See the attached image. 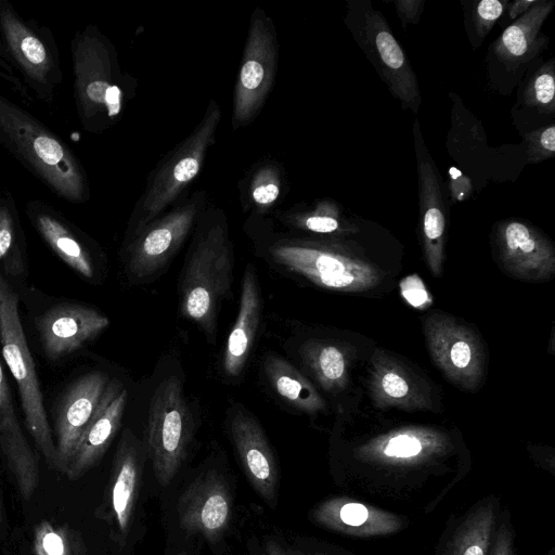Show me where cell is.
<instances>
[{
    "mask_svg": "<svg viewBox=\"0 0 555 555\" xmlns=\"http://www.w3.org/2000/svg\"><path fill=\"white\" fill-rule=\"evenodd\" d=\"M0 144L57 197L73 204L90 198L86 170L70 146L1 93Z\"/></svg>",
    "mask_w": 555,
    "mask_h": 555,
    "instance_id": "1",
    "label": "cell"
},
{
    "mask_svg": "<svg viewBox=\"0 0 555 555\" xmlns=\"http://www.w3.org/2000/svg\"><path fill=\"white\" fill-rule=\"evenodd\" d=\"M70 55L79 122L88 132H101L121 109V78L115 51L96 26L87 25L73 36Z\"/></svg>",
    "mask_w": 555,
    "mask_h": 555,
    "instance_id": "2",
    "label": "cell"
},
{
    "mask_svg": "<svg viewBox=\"0 0 555 555\" xmlns=\"http://www.w3.org/2000/svg\"><path fill=\"white\" fill-rule=\"evenodd\" d=\"M233 266V247L219 223L197 238L182 270L181 312L207 335H215L218 305L230 297Z\"/></svg>",
    "mask_w": 555,
    "mask_h": 555,
    "instance_id": "3",
    "label": "cell"
},
{
    "mask_svg": "<svg viewBox=\"0 0 555 555\" xmlns=\"http://www.w3.org/2000/svg\"><path fill=\"white\" fill-rule=\"evenodd\" d=\"M0 347L18 388L28 433L50 467L57 469L56 449L36 366L24 334L16 289L0 273Z\"/></svg>",
    "mask_w": 555,
    "mask_h": 555,
    "instance_id": "4",
    "label": "cell"
},
{
    "mask_svg": "<svg viewBox=\"0 0 555 555\" xmlns=\"http://www.w3.org/2000/svg\"><path fill=\"white\" fill-rule=\"evenodd\" d=\"M0 43L28 93L52 105L63 74L51 29L23 17L11 2L0 0Z\"/></svg>",
    "mask_w": 555,
    "mask_h": 555,
    "instance_id": "5",
    "label": "cell"
},
{
    "mask_svg": "<svg viewBox=\"0 0 555 555\" xmlns=\"http://www.w3.org/2000/svg\"><path fill=\"white\" fill-rule=\"evenodd\" d=\"M346 25L357 44L404 109L418 113L417 77L383 13L370 1L347 2Z\"/></svg>",
    "mask_w": 555,
    "mask_h": 555,
    "instance_id": "6",
    "label": "cell"
},
{
    "mask_svg": "<svg viewBox=\"0 0 555 555\" xmlns=\"http://www.w3.org/2000/svg\"><path fill=\"white\" fill-rule=\"evenodd\" d=\"M192 424L180 379H164L150 401L145 443L155 477L163 487L171 482L182 465Z\"/></svg>",
    "mask_w": 555,
    "mask_h": 555,
    "instance_id": "7",
    "label": "cell"
},
{
    "mask_svg": "<svg viewBox=\"0 0 555 555\" xmlns=\"http://www.w3.org/2000/svg\"><path fill=\"white\" fill-rule=\"evenodd\" d=\"M220 118L219 106L211 102L191 135L156 172L135 210L133 235L153 222L197 176L206 152L214 142Z\"/></svg>",
    "mask_w": 555,
    "mask_h": 555,
    "instance_id": "8",
    "label": "cell"
},
{
    "mask_svg": "<svg viewBox=\"0 0 555 555\" xmlns=\"http://www.w3.org/2000/svg\"><path fill=\"white\" fill-rule=\"evenodd\" d=\"M271 254L287 270L324 288L362 292L380 281L379 271L370 262L319 243H280Z\"/></svg>",
    "mask_w": 555,
    "mask_h": 555,
    "instance_id": "9",
    "label": "cell"
},
{
    "mask_svg": "<svg viewBox=\"0 0 555 555\" xmlns=\"http://www.w3.org/2000/svg\"><path fill=\"white\" fill-rule=\"evenodd\" d=\"M430 356L446 377L465 390L478 388L486 357L476 333L446 313H430L423 321Z\"/></svg>",
    "mask_w": 555,
    "mask_h": 555,
    "instance_id": "10",
    "label": "cell"
},
{
    "mask_svg": "<svg viewBox=\"0 0 555 555\" xmlns=\"http://www.w3.org/2000/svg\"><path fill=\"white\" fill-rule=\"evenodd\" d=\"M278 44L269 18L256 10L251 17L234 93L233 122L250 121L263 104L274 80Z\"/></svg>",
    "mask_w": 555,
    "mask_h": 555,
    "instance_id": "11",
    "label": "cell"
},
{
    "mask_svg": "<svg viewBox=\"0 0 555 555\" xmlns=\"http://www.w3.org/2000/svg\"><path fill=\"white\" fill-rule=\"evenodd\" d=\"M416 158L420 231L424 257L433 275L442 273L443 247L447 227V208L439 172L433 160L423 134L418 119L412 127Z\"/></svg>",
    "mask_w": 555,
    "mask_h": 555,
    "instance_id": "12",
    "label": "cell"
},
{
    "mask_svg": "<svg viewBox=\"0 0 555 555\" xmlns=\"http://www.w3.org/2000/svg\"><path fill=\"white\" fill-rule=\"evenodd\" d=\"M198 211L192 201L155 219L138 234L128 248V270L137 279L152 276L178 251L186 238Z\"/></svg>",
    "mask_w": 555,
    "mask_h": 555,
    "instance_id": "13",
    "label": "cell"
},
{
    "mask_svg": "<svg viewBox=\"0 0 555 555\" xmlns=\"http://www.w3.org/2000/svg\"><path fill=\"white\" fill-rule=\"evenodd\" d=\"M495 243L504 269L512 275L529 280H547L555 272V249L535 227L519 219L495 224Z\"/></svg>",
    "mask_w": 555,
    "mask_h": 555,
    "instance_id": "14",
    "label": "cell"
},
{
    "mask_svg": "<svg viewBox=\"0 0 555 555\" xmlns=\"http://www.w3.org/2000/svg\"><path fill=\"white\" fill-rule=\"evenodd\" d=\"M229 487L217 472H207L193 480L178 500L179 526L191 534L214 542L223 534L231 519Z\"/></svg>",
    "mask_w": 555,
    "mask_h": 555,
    "instance_id": "15",
    "label": "cell"
},
{
    "mask_svg": "<svg viewBox=\"0 0 555 555\" xmlns=\"http://www.w3.org/2000/svg\"><path fill=\"white\" fill-rule=\"evenodd\" d=\"M109 377L101 371L75 379L57 403L54 417L57 469L66 472L76 446L92 418Z\"/></svg>",
    "mask_w": 555,
    "mask_h": 555,
    "instance_id": "16",
    "label": "cell"
},
{
    "mask_svg": "<svg viewBox=\"0 0 555 555\" xmlns=\"http://www.w3.org/2000/svg\"><path fill=\"white\" fill-rule=\"evenodd\" d=\"M108 325V318L96 309L63 302L48 309L36 327L46 358L59 361L78 351Z\"/></svg>",
    "mask_w": 555,
    "mask_h": 555,
    "instance_id": "17",
    "label": "cell"
},
{
    "mask_svg": "<svg viewBox=\"0 0 555 555\" xmlns=\"http://www.w3.org/2000/svg\"><path fill=\"white\" fill-rule=\"evenodd\" d=\"M25 214L50 249L86 280L95 275V262L88 237L60 210L42 199H29Z\"/></svg>",
    "mask_w": 555,
    "mask_h": 555,
    "instance_id": "18",
    "label": "cell"
},
{
    "mask_svg": "<svg viewBox=\"0 0 555 555\" xmlns=\"http://www.w3.org/2000/svg\"><path fill=\"white\" fill-rule=\"evenodd\" d=\"M128 392L113 379L76 446L66 475L75 480L85 475L103 456L117 434L127 405Z\"/></svg>",
    "mask_w": 555,
    "mask_h": 555,
    "instance_id": "19",
    "label": "cell"
},
{
    "mask_svg": "<svg viewBox=\"0 0 555 555\" xmlns=\"http://www.w3.org/2000/svg\"><path fill=\"white\" fill-rule=\"evenodd\" d=\"M230 433L253 488L268 504L274 506L278 469L262 427L254 416L238 411L231 420Z\"/></svg>",
    "mask_w": 555,
    "mask_h": 555,
    "instance_id": "20",
    "label": "cell"
},
{
    "mask_svg": "<svg viewBox=\"0 0 555 555\" xmlns=\"http://www.w3.org/2000/svg\"><path fill=\"white\" fill-rule=\"evenodd\" d=\"M370 392L378 408H399L408 411L430 410L428 388L399 361L376 350L371 360Z\"/></svg>",
    "mask_w": 555,
    "mask_h": 555,
    "instance_id": "21",
    "label": "cell"
},
{
    "mask_svg": "<svg viewBox=\"0 0 555 555\" xmlns=\"http://www.w3.org/2000/svg\"><path fill=\"white\" fill-rule=\"evenodd\" d=\"M0 450L15 478L21 495L28 500L34 494L39 482L38 459L20 425L1 361Z\"/></svg>",
    "mask_w": 555,
    "mask_h": 555,
    "instance_id": "22",
    "label": "cell"
},
{
    "mask_svg": "<svg viewBox=\"0 0 555 555\" xmlns=\"http://www.w3.org/2000/svg\"><path fill=\"white\" fill-rule=\"evenodd\" d=\"M448 447L439 431L424 427H408L378 436L358 450L366 461L388 464L423 462L441 454Z\"/></svg>",
    "mask_w": 555,
    "mask_h": 555,
    "instance_id": "23",
    "label": "cell"
},
{
    "mask_svg": "<svg viewBox=\"0 0 555 555\" xmlns=\"http://www.w3.org/2000/svg\"><path fill=\"white\" fill-rule=\"evenodd\" d=\"M146 447L130 430H125L116 452L111 504L119 532L125 537L132 520L140 489Z\"/></svg>",
    "mask_w": 555,
    "mask_h": 555,
    "instance_id": "24",
    "label": "cell"
},
{
    "mask_svg": "<svg viewBox=\"0 0 555 555\" xmlns=\"http://www.w3.org/2000/svg\"><path fill=\"white\" fill-rule=\"evenodd\" d=\"M554 4L552 0H540L537 5L508 25L492 43L493 56L507 70L518 69L545 48L547 38L542 36L541 28Z\"/></svg>",
    "mask_w": 555,
    "mask_h": 555,
    "instance_id": "25",
    "label": "cell"
},
{
    "mask_svg": "<svg viewBox=\"0 0 555 555\" xmlns=\"http://www.w3.org/2000/svg\"><path fill=\"white\" fill-rule=\"evenodd\" d=\"M312 515L325 528L356 537L391 533L401 525L400 519L390 513L345 498L323 502Z\"/></svg>",
    "mask_w": 555,
    "mask_h": 555,
    "instance_id": "26",
    "label": "cell"
},
{
    "mask_svg": "<svg viewBox=\"0 0 555 555\" xmlns=\"http://www.w3.org/2000/svg\"><path fill=\"white\" fill-rule=\"evenodd\" d=\"M261 317V301L257 274L247 266L242 281L240 307L235 323L230 332L223 357L228 376H238L249 358Z\"/></svg>",
    "mask_w": 555,
    "mask_h": 555,
    "instance_id": "27",
    "label": "cell"
},
{
    "mask_svg": "<svg viewBox=\"0 0 555 555\" xmlns=\"http://www.w3.org/2000/svg\"><path fill=\"white\" fill-rule=\"evenodd\" d=\"M0 273L13 287L14 282H23L27 276L26 238L15 199L8 189H0Z\"/></svg>",
    "mask_w": 555,
    "mask_h": 555,
    "instance_id": "28",
    "label": "cell"
},
{
    "mask_svg": "<svg viewBox=\"0 0 555 555\" xmlns=\"http://www.w3.org/2000/svg\"><path fill=\"white\" fill-rule=\"evenodd\" d=\"M264 372L272 388L287 404L308 414L325 410V401L317 388L285 359L268 357Z\"/></svg>",
    "mask_w": 555,
    "mask_h": 555,
    "instance_id": "29",
    "label": "cell"
},
{
    "mask_svg": "<svg viewBox=\"0 0 555 555\" xmlns=\"http://www.w3.org/2000/svg\"><path fill=\"white\" fill-rule=\"evenodd\" d=\"M300 354L318 383L326 391L341 390L348 379V358L345 350L333 343L311 339L306 341Z\"/></svg>",
    "mask_w": 555,
    "mask_h": 555,
    "instance_id": "30",
    "label": "cell"
},
{
    "mask_svg": "<svg viewBox=\"0 0 555 555\" xmlns=\"http://www.w3.org/2000/svg\"><path fill=\"white\" fill-rule=\"evenodd\" d=\"M495 532V508L490 501L476 505L455 530L447 555H488Z\"/></svg>",
    "mask_w": 555,
    "mask_h": 555,
    "instance_id": "31",
    "label": "cell"
},
{
    "mask_svg": "<svg viewBox=\"0 0 555 555\" xmlns=\"http://www.w3.org/2000/svg\"><path fill=\"white\" fill-rule=\"evenodd\" d=\"M294 223L317 234H345L356 231L354 224L343 215L340 206L332 199L319 201L312 210L294 217Z\"/></svg>",
    "mask_w": 555,
    "mask_h": 555,
    "instance_id": "32",
    "label": "cell"
},
{
    "mask_svg": "<svg viewBox=\"0 0 555 555\" xmlns=\"http://www.w3.org/2000/svg\"><path fill=\"white\" fill-rule=\"evenodd\" d=\"M521 102L525 106L542 114L553 115L555 112V62H544L534 70L526 83Z\"/></svg>",
    "mask_w": 555,
    "mask_h": 555,
    "instance_id": "33",
    "label": "cell"
},
{
    "mask_svg": "<svg viewBox=\"0 0 555 555\" xmlns=\"http://www.w3.org/2000/svg\"><path fill=\"white\" fill-rule=\"evenodd\" d=\"M507 0H481L469 10L468 25L473 46L479 47L494 24L504 14Z\"/></svg>",
    "mask_w": 555,
    "mask_h": 555,
    "instance_id": "34",
    "label": "cell"
},
{
    "mask_svg": "<svg viewBox=\"0 0 555 555\" xmlns=\"http://www.w3.org/2000/svg\"><path fill=\"white\" fill-rule=\"evenodd\" d=\"M527 164L534 165L555 155V125L540 127L524 134Z\"/></svg>",
    "mask_w": 555,
    "mask_h": 555,
    "instance_id": "35",
    "label": "cell"
},
{
    "mask_svg": "<svg viewBox=\"0 0 555 555\" xmlns=\"http://www.w3.org/2000/svg\"><path fill=\"white\" fill-rule=\"evenodd\" d=\"M35 555H69V547L63 530L42 520L35 529Z\"/></svg>",
    "mask_w": 555,
    "mask_h": 555,
    "instance_id": "36",
    "label": "cell"
},
{
    "mask_svg": "<svg viewBox=\"0 0 555 555\" xmlns=\"http://www.w3.org/2000/svg\"><path fill=\"white\" fill-rule=\"evenodd\" d=\"M280 176L272 166L261 167L251 182V197L260 208H269L280 195Z\"/></svg>",
    "mask_w": 555,
    "mask_h": 555,
    "instance_id": "37",
    "label": "cell"
},
{
    "mask_svg": "<svg viewBox=\"0 0 555 555\" xmlns=\"http://www.w3.org/2000/svg\"><path fill=\"white\" fill-rule=\"evenodd\" d=\"M401 294L405 300L415 308H424L431 302V298L422 280L413 274L400 283Z\"/></svg>",
    "mask_w": 555,
    "mask_h": 555,
    "instance_id": "38",
    "label": "cell"
},
{
    "mask_svg": "<svg viewBox=\"0 0 555 555\" xmlns=\"http://www.w3.org/2000/svg\"><path fill=\"white\" fill-rule=\"evenodd\" d=\"M448 189L453 204L468 199L474 191L470 177L455 167L449 168Z\"/></svg>",
    "mask_w": 555,
    "mask_h": 555,
    "instance_id": "39",
    "label": "cell"
},
{
    "mask_svg": "<svg viewBox=\"0 0 555 555\" xmlns=\"http://www.w3.org/2000/svg\"><path fill=\"white\" fill-rule=\"evenodd\" d=\"M393 5L398 17L401 21L402 27L408 25H416L420 21L421 14L424 10V0H397Z\"/></svg>",
    "mask_w": 555,
    "mask_h": 555,
    "instance_id": "40",
    "label": "cell"
},
{
    "mask_svg": "<svg viewBox=\"0 0 555 555\" xmlns=\"http://www.w3.org/2000/svg\"><path fill=\"white\" fill-rule=\"evenodd\" d=\"M489 555H514V532L506 521H502L494 532Z\"/></svg>",
    "mask_w": 555,
    "mask_h": 555,
    "instance_id": "41",
    "label": "cell"
},
{
    "mask_svg": "<svg viewBox=\"0 0 555 555\" xmlns=\"http://www.w3.org/2000/svg\"><path fill=\"white\" fill-rule=\"evenodd\" d=\"M540 2V0H515L512 2H508L506 5L505 12L507 14V18L515 21L519 16L524 15L526 12H528L531 8L537 5Z\"/></svg>",
    "mask_w": 555,
    "mask_h": 555,
    "instance_id": "42",
    "label": "cell"
},
{
    "mask_svg": "<svg viewBox=\"0 0 555 555\" xmlns=\"http://www.w3.org/2000/svg\"><path fill=\"white\" fill-rule=\"evenodd\" d=\"M266 555H308L299 550L286 546L275 540H268L264 545ZM315 555V554H314Z\"/></svg>",
    "mask_w": 555,
    "mask_h": 555,
    "instance_id": "43",
    "label": "cell"
},
{
    "mask_svg": "<svg viewBox=\"0 0 555 555\" xmlns=\"http://www.w3.org/2000/svg\"><path fill=\"white\" fill-rule=\"evenodd\" d=\"M3 524V508H2V499H1V491H0V530L2 529Z\"/></svg>",
    "mask_w": 555,
    "mask_h": 555,
    "instance_id": "44",
    "label": "cell"
},
{
    "mask_svg": "<svg viewBox=\"0 0 555 555\" xmlns=\"http://www.w3.org/2000/svg\"><path fill=\"white\" fill-rule=\"evenodd\" d=\"M547 555H554V551L552 550Z\"/></svg>",
    "mask_w": 555,
    "mask_h": 555,
    "instance_id": "45",
    "label": "cell"
},
{
    "mask_svg": "<svg viewBox=\"0 0 555 555\" xmlns=\"http://www.w3.org/2000/svg\"><path fill=\"white\" fill-rule=\"evenodd\" d=\"M175 555H188V554H185V553H178V554H175Z\"/></svg>",
    "mask_w": 555,
    "mask_h": 555,
    "instance_id": "46",
    "label": "cell"
}]
</instances>
